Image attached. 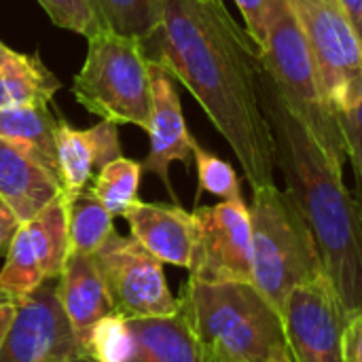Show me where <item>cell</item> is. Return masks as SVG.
<instances>
[{
    "instance_id": "5bb4252c",
    "label": "cell",
    "mask_w": 362,
    "mask_h": 362,
    "mask_svg": "<svg viewBox=\"0 0 362 362\" xmlns=\"http://www.w3.org/2000/svg\"><path fill=\"white\" fill-rule=\"evenodd\" d=\"M132 238L142 244L161 263L191 269L195 252V218L193 212L178 204L136 202L123 216Z\"/></svg>"
},
{
    "instance_id": "3957f363",
    "label": "cell",
    "mask_w": 362,
    "mask_h": 362,
    "mask_svg": "<svg viewBox=\"0 0 362 362\" xmlns=\"http://www.w3.org/2000/svg\"><path fill=\"white\" fill-rule=\"evenodd\" d=\"M178 310L208 354L233 362H293L282 312L252 282L189 278Z\"/></svg>"
},
{
    "instance_id": "f546056e",
    "label": "cell",
    "mask_w": 362,
    "mask_h": 362,
    "mask_svg": "<svg viewBox=\"0 0 362 362\" xmlns=\"http://www.w3.org/2000/svg\"><path fill=\"white\" fill-rule=\"evenodd\" d=\"M19 225H21V221L8 208V204L0 197V255H6L8 244H11L13 235L17 233Z\"/></svg>"
},
{
    "instance_id": "4316f807",
    "label": "cell",
    "mask_w": 362,
    "mask_h": 362,
    "mask_svg": "<svg viewBox=\"0 0 362 362\" xmlns=\"http://www.w3.org/2000/svg\"><path fill=\"white\" fill-rule=\"evenodd\" d=\"M337 119L344 132L348 159L354 168V174L362 191V83L352 104L346 106L341 112H337Z\"/></svg>"
},
{
    "instance_id": "ba28073f",
    "label": "cell",
    "mask_w": 362,
    "mask_h": 362,
    "mask_svg": "<svg viewBox=\"0 0 362 362\" xmlns=\"http://www.w3.org/2000/svg\"><path fill=\"white\" fill-rule=\"evenodd\" d=\"M112 308L125 320L174 316L178 297L170 293L163 263L132 235L112 233L93 252Z\"/></svg>"
},
{
    "instance_id": "ffe728a7",
    "label": "cell",
    "mask_w": 362,
    "mask_h": 362,
    "mask_svg": "<svg viewBox=\"0 0 362 362\" xmlns=\"http://www.w3.org/2000/svg\"><path fill=\"white\" fill-rule=\"evenodd\" d=\"M57 127L59 119L53 117L49 104L0 110V138L25 151L62 182L57 163Z\"/></svg>"
},
{
    "instance_id": "7a4b0ae2",
    "label": "cell",
    "mask_w": 362,
    "mask_h": 362,
    "mask_svg": "<svg viewBox=\"0 0 362 362\" xmlns=\"http://www.w3.org/2000/svg\"><path fill=\"white\" fill-rule=\"evenodd\" d=\"M263 108L274 136L276 168L301 212L344 308L362 310V208L344 180V168L314 140L282 102L265 72Z\"/></svg>"
},
{
    "instance_id": "484cf974",
    "label": "cell",
    "mask_w": 362,
    "mask_h": 362,
    "mask_svg": "<svg viewBox=\"0 0 362 362\" xmlns=\"http://www.w3.org/2000/svg\"><path fill=\"white\" fill-rule=\"evenodd\" d=\"M38 4L55 25L76 32L85 38L100 30L89 0H38Z\"/></svg>"
},
{
    "instance_id": "4dcf8cb0",
    "label": "cell",
    "mask_w": 362,
    "mask_h": 362,
    "mask_svg": "<svg viewBox=\"0 0 362 362\" xmlns=\"http://www.w3.org/2000/svg\"><path fill=\"white\" fill-rule=\"evenodd\" d=\"M15 308H17V301L8 299V297H0V348H2V341L8 333V327L15 318Z\"/></svg>"
},
{
    "instance_id": "d6a6232c",
    "label": "cell",
    "mask_w": 362,
    "mask_h": 362,
    "mask_svg": "<svg viewBox=\"0 0 362 362\" xmlns=\"http://www.w3.org/2000/svg\"><path fill=\"white\" fill-rule=\"evenodd\" d=\"M206 362H233V361L223 358V356H216V354H208V352H206Z\"/></svg>"
},
{
    "instance_id": "1f68e13d",
    "label": "cell",
    "mask_w": 362,
    "mask_h": 362,
    "mask_svg": "<svg viewBox=\"0 0 362 362\" xmlns=\"http://www.w3.org/2000/svg\"><path fill=\"white\" fill-rule=\"evenodd\" d=\"M337 2L346 11V15H348V19L352 23V28L356 30L358 40L362 45V0H337Z\"/></svg>"
},
{
    "instance_id": "ac0fdd59",
    "label": "cell",
    "mask_w": 362,
    "mask_h": 362,
    "mask_svg": "<svg viewBox=\"0 0 362 362\" xmlns=\"http://www.w3.org/2000/svg\"><path fill=\"white\" fill-rule=\"evenodd\" d=\"M132 354L127 362H206V350L178 310L174 316L132 318Z\"/></svg>"
},
{
    "instance_id": "f1b7e54d",
    "label": "cell",
    "mask_w": 362,
    "mask_h": 362,
    "mask_svg": "<svg viewBox=\"0 0 362 362\" xmlns=\"http://www.w3.org/2000/svg\"><path fill=\"white\" fill-rule=\"evenodd\" d=\"M344 362H362V310L350 312L341 333Z\"/></svg>"
},
{
    "instance_id": "52a82bcc",
    "label": "cell",
    "mask_w": 362,
    "mask_h": 362,
    "mask_svg": "<svg viewBox=\"0 0 362 362\" xmlns=\"http://www.w3.org/2000/svg\"><path fill=\"white\" fill-rule=\"evenodd\" d=\"M335 112L352 104L362 83V45L337 0H288Z\"/></svg>"
},
{
    "instance_id": "44dd1931",
    "label": "cell",
    "mask_w": 362,
    "mask_h": 362,
    "mask_svg": "<svg viewBox=\"0 0 362 362\" xmlns=\"http://www.w3.org/2000/svg\"><path fill=\"white\" fill-rule=\"evenodd\" d=\"M66 214L70 252L93 255L115 233L112 214L93 195L91 185L74 195H66Z\"/></svg>"
},
{
    "instance_id": "277c9868",
    "label": "cell",
    "mask_w": 362,
    "mask_h": 362,
    "mask_svg": "<svg viewBox=\"0 0 362 362\" xmlns=\"http://www.w3.org/2000/svg\"><path fill=\"white\" fill-rule=\"evenodd\" d=\"M261 62L282 102L310 129L322 151L346 165L348 151L337 112L325 95L312 51L288 0H272L269 4Z\"/></svg>"
},
{
    "instance_id": "7402d4cb",
    "label": "cell",
    "mask_w": 362,
    "mask_h": 362,
    "mask_svg": "<svg viewBox=\"0 0 362 362\" xmlns=\"http://www.w3.org/2000/svg\"><path fill=\"white\" fill-rule=\"evenodd\" d=\"M98 28L144 40L161 21L163 0H89Z\"/></svg>"
},
{
    "instance_id": "836d02e7",
    "label": "cell",
    "mask_w": 362,
    "mask_h": 362,
    "mask_svg": "<svg viewBox=\"0 0 362 362\" xmlns=\"http://www.w3.org/2000/svg\"><path fill=\"white\" fill-rule=\"evenodd\" d=\"M0 297H6V295H4V293H2V291H0Z\"/></svg>"
},
{
    "instance_id": "603a6c76",
    "label": "cell",
    "mask_w": 362,
    "mask_h": 362,
    "mask_svg": "<svg viewBox=\"0 0 362 362\" xmlns=\"http://www.w3.org/2000/svg\"><path fill=\"white\" fill-rule=\"evenodd\" d=\"M142 178V163L134 159L119 157L106 163L91 180L93 195L102 206L115 216H125V212L138 202V189Z\"/></svg>"
},
{
    "instance_id": "8992f818",
    "label": "cell",
    "mask_w": 362,
    "mask_h": 362,
    "mask_svg": "<svg viewBox=\"0 0 362 362\" xmlns=\"http://www.w3.org/2000/svg\"><path fill=\"white\" fill-rule=\"evenodd\" d=\"M76 102L104 121L151 127V62L142 42L98 30L87 38V57L74 76Z\"/></svg>"
},
{
    "instance_id": "e0dca14e",
    "label": "cell",
    "mask_w": 362,
    "mask_h": 362,
    "mask_svg": "<svg viewBox=\"0 0 362 362\" xmlns=\"http://www.w3.org/2000/svg\"><path fill=\"white\" fill-rule=\"evenodd\" d=\"M62 182L19 146L0 138V197L25 223L62 195Z\"/></svg>"
},
{
    "instance_id": "7c38bea8",
    "label": "cell",
    "mask_w": 362,
    "mask_h": 362,
    "mask_svg": "<svg viewBox=\"0 0 362 362\" xmlns=\"http://www.w3.org/2000/svg\"><path fill=\"white\" fill-rule=\"evenodd\" d=\"M0 362H87L55 295V280L17 301Z\"/></svg>"
},
{
    "instance_id": "9a60e30c",
    "label": "cell",
    "mask_w": 362,
    "mask_h": 362,
    "mask_svg": "<svg viewBox=\"0 0 362 362\" xmlns=\"http://www.w3.org/2000/svg\"><path fill=\"white\" fill-rule=\"evenodd\" d=\"M123 157L119 125L112 121H100L89 129H76L59 119L57 127V163L59 178L66 195H74L87 189L95 170Z\"/></svg>"
},
{
    "instance_id": "2e32d148",
    "label": "cell",
    "mask_w": 362,
    "mask_h": 362,
    "mask_svg": "<svg viewBox=\"0 0 362 362\" xmlns=\"http://www.w3.org/2000/svg\"><path fill=\"white\" fill-rule=\"evenodd\" d=\"M55 295L78 344L102 316L115 312L93 255L68 252L64 269L55 280Z\"/></svg>"
},
{
    "instance_id": "5b68a950",
    "label": "cell",
    "mask_w": 362,
    "mask_h": 362,
    "mask_svg": "<svg viewBox=\"0 0 362 362\" xmlns=\"http://www.w3.org/2000/svg\"><path fill=\"white\" fill-rule=\"evenodd\" d=\"M252 284L280 312L299 284L327 276L318 246L291 195L274 185L252 189Z\"/></svg>"
},
{
    "instance_id": "30bf717a",
    "label": "cell",
    "mask_w": 362,
    "mask_h": 362,
    "mask_svg": "<svg viewBox=\"0 0 362 362\" xmlns=\"http://www.w3.org/2000/svg\"><path fill=\"white\" fill-rule=\"evenodd\" d=\"M195 252L189 278L199 282H252V221L244 199L197 206Z\"/></svg>"
},
{
    "instance_id": "d6986e66",
    "label": "cell",
    "mask_w": 362,
    "mask_h": 362,
    "mask_svg": "<svg viewBox=\"0 0 362 362\" xmlns=\"http://www.w3.org/2000/svg\"><path fill=\"white\" fill-rule=\"evenodd\" d=\"M59 85L38 53H19L0 40V110L51 104Z\"/></svg>"
},
{
    "instance_id": "d4e9b609",
    "label": "cell",
    "mask_w": 362,
    "mask_h": 362,
    "mask_svg": "<svg viewBox=\"0 0 362 362\" xmlns=\"http://www.w3.org/2000/svg\"><path fill=\"white\" fill-rule=\"evenodd\" d=\"M193 161L197 168V185H199L195 199H199L202 193L216 195L223 202L244 199L242 197V182H240L235 170L227 161H223L221 157L202 148L199 144H195V148H193Z\"/></svg>"
},
{
    "instance_id": "8fae6325",
    "label": "cell",
    "mask_w": 362,
    "mask_h": 362,
    "mask_svg": "<svg viewBox=\"0 0 362 362\" xmlns=\"http://www.w3.org/2000/svg\"><path fill=\"white\" fill-rule=\"evenodd\" d=\"M282 320L293 362H344L341 333L348 310L329 276L293 288Z\"/></svg>"
},
{
    "instance_id": "6da1fadb",
    "label": "cell",
    "mask_w": 362,
    "mask_h": 362,
    "mask_svg": "<svg viewBox=\"0 0 362 362\" xmlns=\"http://www.w3.org/2000/svg\"><path fill=\"white\" fill-rule=\"evenodd\" d=\"M142 42L148 62L180 81L235 153L252 189L274 185V136L263 108L261 53L223 0H163Z\"/></svg>"
},
{
    "instance_id": "9c48e42d",
    "label": "cell",
    "mask_w": 362,
    "mask_h": 362,
    "mask_svg": "<svg viewBox=\"0 0 362 362\" xmlns=\"http://www.w3.org/2000/svg\"><path fill=\"white\" fill-rule=\"evenodd\" d=\"M70 252L66 195H57L34 218L19 225L0 269V291L21 301L49 280H57Z\"/></svg>"
},
{
    "instance_id": "cb8c5ba5",
    "label": "cell",
    "mask_w": 362,
    "mask_h": 362,
    "mask_svg": "<svg viewBox=\"0 0 362 362\" xmlns=\"http://www.w3.org/2000/svg\"><path fill=\"white\" fill-rule=\"evenodd\" d=\"M81 350L87 362H127L132 354V335L127 320L112 312L102 316L83 337Z\"/></svg>"
},
{
    "instance_id": "83f0119b",
    "label": "cell",
    "mask_w": 362,
    "mask_h": 362,
    "mask_svg": "<svg viewBox=\"0 0 362 362\" xmlns=\"http://www.w3.org/2000/svg\"><path fill=\"white\" fill-rule=\"evenodd\" d=\"M244 21H246V32L252 38V42L257 45L259 53L265 45V36H267V13H269V4L272 0H235Z\"/></svg>"
},
{
    "instance_id": "4fadbf2b",
    "label": "cell",
    "mask_w": 362,
    "mask_h": 362,
    "mask_svg": "<svg viewBox=\"0 0 362 362\" xmlns=\"http://www.w3.org/2000/svg\"><path fill=\"white\" fill-rule=\"evenodd\" d=\"M151 151L142 161V172L155 174L163 187L170 191L174 204L176 195L170 180V165L174 161L185 163L187 168L193 163V148L197 140L189 134L180 95L174 85V76L151 62Z\"/></svg>"
}]
</instances>
